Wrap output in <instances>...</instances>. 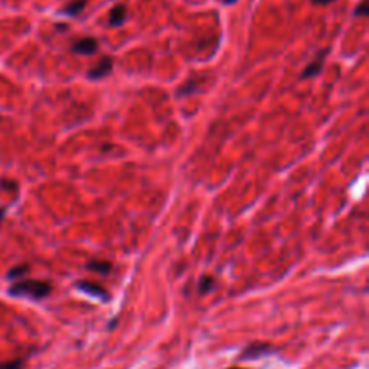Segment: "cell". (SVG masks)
Wrapping results in <instances>:
<instances>
[{"mask_svg": "<svg viewBox=\"0 0 369 369\" xmlns=\"http://www.w3.org/2000/svg\"><path fill=\"white\" fill-rule=\"evenodd\" d=\"M51 292H53V285L38 279H20L9 287V294L15 297H31L34 301L45 299Z\"/></svg>", "mask_w": 369, "mask_h": 369, "instance_id": "6da1fadb", "label": "cell"}, {"mask_svg": "<svg viewBox=\"0 0 369 369\" xmlns=\"http://www.w3.org/2000/svg\"><path fill=\"white\" fill-rule=\"evenodd\" d=\"M274 351L275 349L272 348L270 344H267V342H252V344H249L242 351L240 360H256V358H261V357H265V355H270V353H274Z\"/></svg>", "mask_w": 369, "mask_h": 369, "instance_id": "7a4b0ae2", "label": "cell"}, {"mask_svg": "<svg viewBox=\"0 0 369 369\" xmlns=\"http://www.w3.org/2000/svg\"><path fill=\"white\" fill-rule=\"evenodd\" d=\"M112 67H114V60L108 58V56H103L101 60H99V62L96 63L90 70H88V78L90 79L105 78V76H108V74L112 72Z\"/></svg>", "mask_w": 369, "mask_h": 369, "instance_id": "3957f363", "label": "cell"}, {"mask_svg": "<svg viewBox=\"0 0 369 369\" xmlns=\"http://www.w3.org/2000/svg\"><path fill=\"white\" fill-rule=\"evenodd\" d=\"M76 287H78L79 290L85 292V294L94 295V297H98V299H101V301H108V292L105 290V288H103L101 285H98V283H90V281H78V283H76Z\"/></svg>", "mask_w": 369, "mask_h": 369, "instance_id": "277c9868", "label": "cell"}, {"mask_svg": "<svg viewBox=\"0 0 369 369\" xmlns=\"http://www.w3.org/2000/svg\"><path fill=\"white\" fill-rule=\"evenodd\" d=\"M96 51H98V40L96 38H81V40H78L76 43L72 45V53H78V54H94Z\"/></svg>", "mask_w": 369, "mask_h": 369, "instance_id": "5b68a950", "label": "cell"}, {"mask_svg": "<svg viewBox=\"0 0 369 369\" xmlns=\"http://www.w3.org/2000/svg\"><path fill=\"white\" fill-rule=\"evenodd\" d=\"M126 20V6L124 4H117L110 9V15H108V24L112 27H117L121 25L123 22Z\"/></svg>", "mask_w": 369, "mask_h": 369, "instance_id": "8992f818", "label": "cell"}, {"mask_svg": "<svg viewBox=\"0 0 369 369\" xmlns=\"http://www.w3.org/2000/svg\"><path fill=\"white\" fill-rule=\"evenodd\" d=\"M324 56H326V51H320L319 56H317L312 63H308L306 69H304V72H303V78H313V76H317V74L320 72L322 63H324Z\"/></svg>", "mask_w": 369, "mask_h": 369, "instance_id": "52a82bcc", "label": "cell"}, {"mask_svg": "<svg viewBox=\"0 0 369 369\" xmlns=\"http://www.w3.org/2000/svg\"><path fill=\"white\" fill-rule=\"evenodd\" d=\"M86 6V0H72V2H69V4L63 8V15H69V17H78L79 13L85 9Z\"/></svg>", "mask_w": 369, "mask_h": 369, "instance_id": "ba28073f", "label": "cell"}, {"mask_svg": "<svg viewBox=\"0 0 369 369\" xmlns=\"http://www.w3.org/2000/svg\"><path fill=\"white\" fill-rule=\"evenodd\" d=\"M86 268L92 272H98V274H110L112 270V263L110 261H99V259H94L86 265Z\"/></svg>", "mask_w": 369, "mask_h": 369, "instance_id": "9c48e42d", "label": "cell"}, {"mask_svg": "<svg viewBox=\"0 0 369 369\" xmlns=\"http://www.w3.org/2000/svg\"><path fill=\"white\" fill-rule=\"evenodd\" d=\"M213 283H214V279L211 278V275H202L200 279H198V292H200L202 295L204 294H207V292L213 288Z\"/></svg>", "mask_w": 369, "mask_h": 369, "instance_id": "30bf717a", "label": "cell"}, {"mask_svg": "<svg viewBox=\"0 0 369 369\" xmlns=\"http://www.w3.org/2000/svg\"><path fill=\"white\" fill-rule=\"evenodd\" d=\"M27 270H29V265H18V267H13L11 270H9L8 278L9 279H18V278H22Z\"/></svg>", "mask_w": 369, "mask_h": 369, "instance_id": "8fae6325", "label": "cell"}, {"mask_svg": "<svg viewBox=\"0 0 369 369\" xmlns=\"http://www.w3.org/2000/svg\"><path fill=\"white\" fill-rule=\"evenodd\" d=\"M22 367H24V358H15V360L0 364V369H22Z\"/></svg>", "mask_w": 369, "mask_h": 369, "instance_id": "7c38bea8", "label": "cell"}, {"mask_svg": "<svg viewBox=\"0 0 369 369\" xmlns=\"http://www.w3.org/2000/svg\"><path fill=\"white\" fill-rule=\"evenodd\" d=\"M355 17H364V15H367V2L365 0H362L360 4H358V8L355 9Z\"/></svg>", "mask_w": 369, "mask_h": 369, "instance_id": "4fadbf2b", "label": "cell"}, {"mask_svg": "<svg viewBox=\"0 0 369 369\" xmlns=\"http://www.w3.org/2000/svg\"><path fill=\"white\" fill-rule=\"evenodd\" d=\"M332 2H335V0H312V4H317V6H322V4H332Z\"/></svg>", "mask_w": 369, "mask_h": 369, "instance_id": "5bb4252c", "label": "cell"}, {"mask_svg": "<svg viewBox=\"0 0 369 369\" xmlns=\"http://www.w3.org/2000/svg\"><path fill=\"white\" fill-rule=\"evenodd\" d=\"M4 216H6V209H4V207H0V220H2Z\"/></svg>", "mask_w": 369, "mask_h": 369, "instance_id": "9a60e30c", "label": "cell"}, {"mask_svg": "<svg viewBox=\"0 0 369 369\" xmlns=\"http://www.w3.org/2000/svg\"><path fill=\"white\" fill-rule=\"evenodd\" d=\"M236 0H223V4H234Z\"/></svg>", "mask_w": 369, "mask_h": 369, "instance_id": "2e32d148", "label": "cell"}, {"mask_svg": "<svg viewBox=\"0 0 369 369\" xmlns=\"http://www.w3.org/2000/svg\"><path fill=\"white\" fill-rule=\"evenodd\" d=\"M229 369H243V367H229Z\"/></svg>", "mask_w": 369, "mask_h": 369, "instance_id": "e0dca14e", "label": "cell"}]
</instances>
